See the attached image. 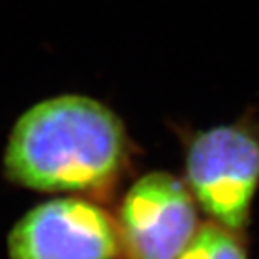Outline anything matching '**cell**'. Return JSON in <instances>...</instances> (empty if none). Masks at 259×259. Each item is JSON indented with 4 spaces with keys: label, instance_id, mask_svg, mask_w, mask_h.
Instances as JSON below:
<instances>
[{
    "label": "cell",
    "instance_id": "obj_1",
    "mask_svg": "<svg viewBox=\"0 0 259 259\" xmlns=\"http://www.w3.org/2000/svg\"><path fill=\"white\" fill-rule=\"evenodd\" d=\"M120 119L85 96H59L30 107L15 122L5 172L42 192H85L107 186L125 159Z\"/></svg>",
    "mask_w": 259,
    "mask_h": 259
},
{
    "label": "cell",
    "instance_id": "obj_2",
    "mask_svg": "<svg viewBox=\"0 0 259 259\" xmlns=\"http://www.w3.org/2000/svg\"><path fill=\"white\" fill-rule=\"evenodd\" d=\"M186 176L211 221L242 233L259 189V119L247 114L196 134L187 147Z\"/></svg>",
    "mask_w": 259,
    "mask_h": 259
},
{
    "label": "cell",
    "instance_id": "obj_3",
    "mask_svg": "<svg viewBox=\"0 0 259 259\" xmlns=\"http://www.w3.org/2000/svg\"><path fill=\"white\" fill-rule=\"evenodd\" d=\"M199 226L187 184L167 172L146 174L120 206V251L127 259H178Z\"/></svg>",
    "mask_w": 259,
    "mask_h": 259
},
{
    "label": "cell",
    "instance_id": "obj_4",
    "mask_svg": "<svg viewBox=\"0 0 259 259\" xmlns=\"http://www.w3.org/2000/svg\"><path fill=\"white\" fill-rule=\"evenodd\" d=\"M10 259H115L117 224L91 201L60 197L25 214L10 233Z\"/></svg>",
    "mask_w": 259,
    "mask_h": 259
},
{
    "label": "cell",
    "instance_id": "obj_5",
    "mask_svg": "<svg viewBox=\"0 0 259 259\" xmlns=\"http://www.w3.org/2000/svg\"><path fill=\"white\" fill-rule=\"evenodd\" d=\"M239 234L214 221L201 224L178 259H249Z\"/></svg>",
    "mask_w": 259,
    "mask_h": 259
}]
</instances>
